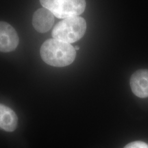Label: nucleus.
Instances as JSON below:
<instances>
[{
  "instance_id": "1",
  "label": "nucleus",
  "mask_w": 148,
  "mask_h": 148,
  "mask_svg": "<svg viewBox=\"0 0 148 148\" xmlns=\"http://www.w3.org/2000/svg\"><path fill=\"white\" fill-rule=\"evenodd\" d=\"M40 52L44 62L57 67L69 65L76 56L75 47L71 44L55 38H50L44 42Z\"/></svg>"
},
{
  "instance_id": "2",
  "label": "nucleus",
  "mask_w": 148,
  "mask_h": 148,
  "mask_svg": "<svg viewBox=\"0 0 148 148\" xmlns=\"http://www.w3.org/2000/svg\"><path fill=\"white\" fill-rule=\"evenodd\" d=\"M86 23L79 16L64 18L53 28V38L67 43L76 42L82 38L86 32Z\"/></svg>"
},
{
  "instance_id": "3",
  "label": "nucleus",
  "mask_w": 148,
  "mask_h": 148,
  "mask_svg": "<svg viewBox=\"0 0 148 148\" xmlns=\"http://www.w3.org/2000/svg\"><path fill=\"white\" fill-rule=\"evenodd\" d=\"M40 2L55 16L63 19L79 16L86 8L85 0H40Z\"/></svg>"
},
{
  "instance_id": "4",
  "label": "nucleus",
  "mask_w": 148,
  "mask_h": 148,
  "mask_svg": "<svg viewBox=\"0 0 148 148\" xmlns=\"http://www.w3.org/2000/svg\"><path fill=\"white\" fill-rule=\"evenodd\" d=\"M18 34L10 24L0 21V51L10 52L18 45Z\"/></svg>"
},
{
  "instance_id": "5",
  "label": "nucleus",
  "mask_w": 148,
  "mask_h": 148,
  "mask_svg": "<svg viewBox=\"0 0 148 148\" xmlns=\"http://www.w3.org/2000/svg\"><path fill=\"white\" fill-rule=\"evenodd\" d=\"M130 87L133 93L140 98L148 97V70H138L130 78Z\"/></svg>"
},
{
  "instance_id": "6",
  "label": "nucleus",
  "mask_w": 148,
  "mask_h": 148,
  "mask_svg": "<svg viewBox=\"0 0 148 148\" xmlns=\"http://www.w3.org/2000/svg\"><path fill=\"white\" fill-rule=\"evenodd\" d=\"M54 15L47 9L42 8L38 9L32 17V25L38 32L45 33L53 26Z\"/></svg>"
},
{
  "instance_id": "7",
  "label": "nucleus",
  "mask_w": 148,
  "mask_h": 148,
  "mask_svg": "<svg viewBox=\"0 0 148 148\" xmlns=\"http://www.w3.org/2000/svg\"><path fill=\"white\" fill-rule=\"evenodd\" d=\"M18 118L15 112L9 107L0 103V128L7 132L16 129Z\"/></svg>"
},
{
  "instance_id": "8",
  "label": "nucleus",
  "mask_w": 148,
  "mask_h": 148,
  "mask_svg": "<svg viewBox=\"0 0 148 148\" xmlns=\"http://www.w3.org/2000/svg\"><path fill=\"white\" fill-rule=\"evenodd\" d=\"M124 148H148V145L143 141H134L127 144Z\"/></svg>"
},
{
  "instance_id": "9",
  "label": "nucleus",
  "mask_w": 148,
  "mask_h": 148,
  "mask_svg": "<svg viewBox=\"0 0 148 148\" xmlns=\"http://www.w3.org/2000/svg\"><path fill=\"white\" fill-rule=\"evenodd\" d=\"M79 48L78 46H75V51H76V50H79Z\"/></svg>"
}]
</instances>
